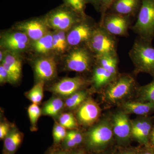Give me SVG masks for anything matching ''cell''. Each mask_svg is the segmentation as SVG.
Wrapping results in <instances>:
<instances>
[{"label": "cell", "instance_id": "6da1fadb", "mask_svg": "<svg viewBox=\"0 0 154 154\" xmlns=\"http://www.w3.org/2000/svg\"><path fill=\"white\" fill-rule=\"evenodd\" d=\"M129 54L136 72L146 73L154 77V47L151 42L141 38L136 40Z\"/></svg>", "mask_w": 154, "mask_h": 154}, {"label": "cell", "instance_id": "7a4b0ae2", "mask_svg": "<svg viewBox=\"0 0 154 154\" xmlns=\"http://www.w3.org/2000/svg\"><path fill=\"white\" fill-rule=\"evenodd\" d=\"M133 29L140 38L151 42L154 36V0H142Z\"/></svg>", "mask_w": 154, "mask_h": 154}, {"label": "cell", "instance_id": "3957f363", "mask_svg": "<svg viewBox=\"0 0 154 154\" xmlns=\"http://www.w3.org/2000/svg\"><path fill=\"white\" fill-rule=\"evenodd\" d=\"M135 85L134 79L128 75L116 77L105 89V100L110 104H116L125 98L132 92Z\"/></svg>", "mask_w": 154, "mask_h": 154}, {"label": "cell", "instance_id": "277c9868", "mask_svg": "<svg viewBox=\"0 0 154 154\" xmlns=\"http://www.w3.org/2000/svg\"><path fill=\"white\" fill-rule=\"evenodd\" d=\"M78 14L66 5L50 12L46 16L45 22L47 26L53 29L65 31L80 22Z\"/></svg>", "mask_w": 154, "mask_h": 154}, {"label": "cell", "instance_id": "5b68a950", "mask_svg": "<svg viewBox=\"0 0 154 154\" xmlns=\"http://www.w3.org/2000/svg\"><path fill=\"white\" fill-rule=\"evenodd\" d=\"M107 120L101 122L86 134L85 143L88 149L99 151L105 148L113 138V126Z\"/></svg>", "mask_w": 154, "mask_h": 154}, {"label": "cell", "instance_id": "8992f818", "mask_svg": "<svg viewBox=\"0 0 154 154\" xmlns=\"http://www.w3.org/2000/svg\"><path fill=\"white\" fill-rule=\"evenodd\" d=\"M113 36L103 27L95 28L87 44L96 55L116 54V42Z\"/></svg>", "mask_w": 154, "mask_h": 154}, {"label": "cell", "instance_id": "52a82bcc", "mask_svg": "<svg viewBox=\"0 0 154 154\" xmlns=\"http://www.w3.org/2000/svg\"><path fill=\"white\" fill-rule=\"evenodd\" d=\"M92 63L90 53L84 48H78L71 51L66 61V67L72 71L82 72L90 69Z\"/></svg>", "mask_w": 154, "mask_h": 154}, {"label": "cell", "instance_id": "ba28073f", "mask_svg": "<svg viewBox=\"0 0 154 154\" xmlns=\"http://www.w3.org/2000/svg\"><path fill=\"white\" fill-rule=\"evenodd\" d=\"M113 130L118 142L125 143L131 136V121L124 111H119L113 116Z\"/></svg>", "mask_w": 154, "mask_h": 154}, {"label": "cell", "instance_id": "9c48e42d", "mask_svg": "<svg viewBox=\"0 0 154 154\" xmlns=\"http://www.w3.org/2000/svg\"><path fill=\"white\" fill-rule=\"evenodd\" d=\"M86 83V80L82 77L64 78L54 85L51 90L54 94L68 97L80 91Z\"/></svg>", "mask_w": 154, "mask_h": 154}, {"label": "cell", "instance_id": "30bf717a", "mask_svg": "<svg viewBox=\"0 0 154 154\" xmlns=\"http://www.w3.org/2000/svg\"><path fill=\"white\" fill-rule=\"evenodd\" d=\"M95 28L86 22H79L71 29L66 36L68 45L77 46L89 41Z\"/></svg>", "mask_w": 154, "mask_h": 154}, {"label": "cell", "instance_id": "8fae6325", "mask_svg": "<svg viewBox=\"0 0 154 154\" xmlns=\"http://www.w3.org/2000/svg\"><path fill=\"white\" fill-rule=\"evenodd\" d=\"M100 108L95 101L91 99L86 100L79 107L77 112L78 121L85 126L95 123L100 115Z\"/></svg>", "mask_w": 154, "mask_h": 154}, {"label": "cell", "instance_id": "7c38bea8", "mask_svg": "<svg viewBox=\"0 0 154 154\" xmlns=\"http://www.w3.org/2000/svg\"><path fill=\"white\" fill-rule=\"evenodd\" d=\"M131 136L143 144H149V137L152 128V119L144 117L131 121Z\"/></svg>", "mask_w": 154, "mask_h": 154}, {"label": "cell", "instance_id": "4fadbf2b", "mask_svg": "<svg viewBox=\"0 0 154 154\" xmlns=\"http://www.w3.org/2000/svg\"><path fill=\"white\" fill-rule=\"evenodd\" d=\"M45 23L39 19H33L18 24L17 28L35 42L48 33V26Z\"/></svg>", "mask_w": 154, "mask_h": 154}, {"label": "cell", "instance_id": "5bb4252c", "mask_svg": "<svg viewBox=\"0 0 154 154\" xmlns=\"http://www.w3.org/2000/svg\"><path fill=\"white\" fill-rule=\"evenodd\" d=\"M34 68L36 77L39 81H49L56 75V63L53 57L39 59L35 62Z\"/></svg>", "mask_w": 154, "mask_h": 154}, {"label": "cell", "instance_id": "9a60e30c", "mask_svg": "<svg viewBox=\"0 0 154 154\" xmlns=\"http://www.w3.org/2000/svg\"><path fill=\"white\" fill-rule=\"evenodd\" d=\"M128 27L127 19L116 14L109 15L105 18L103 28L112 35L123 36L127 32Z\"/></svg>", "mask_w": 154, "mask_h": 154}, {"label": "cell", "instance_id": "2e32d148", "mask_svg": "<svg viewBox=\"0 0 154 154\" xmlns=\"http://www.w3.org/2000/svg\"><path fill=\"white\" fill-rule=\"evenodd\" d=\"M3 44L6 48L12 51L26 49L29 43V38L23 32L9 33L3 37Z\"/></svg>", "mask_w": 154, "mask_h": 154}, {"label": "cell", "instance_id": "e0dca14e", "mask_svg": "<svg viewBox=\"0 0 154 154\" xmlns=\"http://www.w3.org/2000/svg\"><path fill=\"white\" fill-rule=\"evenodd\" d=\"M123 111L125 113L146 116L154 112V102L128 101L122 105Z\"/></svg>", "mask_w": 154, "mask_h": 154}, {"label": "cell", "instance_id": "ac0fdd59", "mask_svg": "<svg viewBox=\"0 0 154 154\" xmlns=\"http://www.w3.org/2000/svg\"><path fill=\"white\" fill-rule=\"evenodd\" d=\"M23 134L19 131L14 128L4 139L3 154H14L23 140Z\"/></svg>", "mask_w": 154, "mask_h": 154}, {"label": "cell", "instance_id": "d6986e66", "mask_svg": "<svg viewBox=\"0 0 154 154\" xmlns=\"http://www.w3.org/2000/svg\"><path fill=\"white\" fill-rule=\"evenodd\" d=\"M116 76L98 65L94 69L93 74V82L94 88L99 89L107 86Z\"/></svg>", "mask_w": 154, "mask_h": 154}, {"label": "cell", "instance_id": "ffe728a7", "mask_svg": "<svg viewBox=\"0 0 154 154\" xmlns=\"http://www.w3.org/2000/svg\"><path fill=\"white\" fill-rule=\"evenodd\" d=\"M139 0H115L113 3V10L118 15L132 14L137 8Z\"/></svg>", "mask_w": 154, "mask_h": 154}, {"label": "cell", "instance_id": "44dd1931", "mask_svg": "<svg viewBox=\"0 0 154 154\" xmlns=\"http://www.w3.org/2000/svg\"><path fill=\"white\" fill-rule=\"evenodd\" d=\"M96 58L98 65L116 76L118 61L116 54L96 55Z\"/></svg>", "mask_w": 154, "mask_h": 154}, {"label": "cell", "instance_id": "7402d4cb", "mask_svg": "<svg viewBox=\"0 0 154 154\" xmlns=\"http://www.w3.org/2000/svg\"><path fill=\"white\" fill-rule=\"evenodd\" d=\"M63 106L64 102L60 98H53L45 105L42 113L45 115L55 116L60 112Z\"/></svg>", "mask_w": 154, "mask_h": 154}, {"label": "cell", "instance_id": "603a6c76", "mask_svg": "<svg viewBox=\"0 0 154 154\" xmlns=\"http://www.w3.org/2000/svg\"><path fill=\"white\" fill-rule=\"evenodd\" d=\"M53 34L47 33L37 41L34 42L33 48L36 52L45 54L52 50Z\"/></svg>", "mask_w": 154, "mask_h": 154}, {"label": "cell", "instance_id": "cb8c5ba5", "mask_svg": "<svg viewBox=\"0 0 154 154\" xmlns=\"http://www.w3.org/2000/svg\"><path fill=\"white\" fill-rule=\"evenodd\" d=\"M87 94L84 91H79L68 96L65 103V106L70 109L79 107L87 99Z\"/></svg>", "mask_w": 154, "mask_h": 154}, {"label": "cell", "instance_id": "d4e9b609", "mask_svg": "<svg viewBox=\"0 0 154 154\" xmlns=\"http://www.w3.org/2000/svg\"><path fill=\"white\" fill-rule=\"evenodd\" d=\"M138 96L140 102H154V79L150 83L139 89Z\"/></svg>", "mask_w": 154, "mask_h": 154}, {"label": "cell", "instance_id": "484cf974", "mask_svg": "<svg viewBox=\"0 0 154 154\" xmlns=\"http://www.w3.org/2000/svg\"><path fill=\"white\" fill-rule=\"evenodd\" d=\"M44 86V82L39 81L28 93L27 96L33 103L38 104L41 102L43 98Z\"/></svg>", "mask_w": 154, "mask_h": 154}, {"label": "cell", "instance_id": "4316f807", "mask_svg": "<svg viewBox=\"0 0 154 154\" xmlns=\"http://www.w3.org/2000/svg\"><path fill=\"white\" fill-rule=\"evenodd\" d=\"M2 62L7 64L19 75L22 72V62L18 57L12 53H7L4 55Z\"/></svg>", "mask_w": 154, "mask_h": 154}, {"label": "cell", "instance_id": "83f0119b", "mask_svg": "<svg viewBox=\"0 0 154 154\" xmlns=\"http://www.w3.org/2000/svg\"><path fill=\"white\" fill-rule=\"evenodd\" d=\"M59 121L60 124L66 129H75L78 126L76 120L71 113H66L62 114Z\"/></svg>", "mask_w": 154, "mask_h": 154}, {"label": "cell", "instance_id": "f1b7e54d", "mask_svg": "<svg viewBox=\"0 0 154 154\" xmlns=\"http://www.w3.org/2000/svg\"><path fill=\"white\" fill-rule=\"evenodd\" d=\"M67 132L66 128L60 123H56L53 128V136L54 141L56 144L60 143L64 140Z\"/></svg>", "mask_w": 154, "mask_h": 154}, {"label": "cell", "instance_id": "f546056e", "mask_svg": "<svg viewBox=\"0 0 154 154\" xmlns=\"http://www.w3.org/2000/svg\"><path fill=\"white\" fill-rule=\"evenodd\" d=\"M28 113L30 123L33 127H35L41 114V110L38 104H31L28 107Z\"/></svg>", "mask_w": 154, "mask_h": 154}, {"label": "cell", "instance_id": "4dcf8cb0", "mask_svg": "<svg viewBox=\"0 0 154 154\" xmlns=\"http://www.w3.org/2000/svg\"><path fill=\"white\" fill-rule=\"evenodd\" d=\"M67 5L77 14L84 15L86 0H65Z\"/></svg>", "mask_w": 154, "mask_h": 154}, {"label": "cell", "instance_id": "1f68e13d", "mask_svg": "<svg viewBox=\"0 0 154 154\" xmlns=\"http://www.w3.org/2000/svg\"><path fill=\"white\" fill-rule=\"evenodd\" d=\"M66 137L69 138L73 140L77 144V145H79L83 141L82 135L81 134V133L75 131H69L67 133Z\"/></svg>", "mask_w": 154, "mask_h": 154}, {"label": "cell", "instance_id": "d6a6232c", "mask_svg": "<svg viewBox=\"0 0 154 154\" xmlns=\"http://www.w3.org/2000/svg\"><path fill=\"white\" fill-rule=\"evenodd\" d=\"M55 33L60 42L63 50L64 51L66 49L67 45H68L66 36L65 33V31H61V30H57V32H56Z\"/></svg>", "mask_w": 154, "mask_h": 154}, {"label": "cell", "instance_id": "836d02e7", "mask_svg": "<svg viewBox=\"0 0 154 154\" xmlns=\"http://www.w3.org/2000/svg\"><path fill=\"white\" fill-rule=\"evenodd\" d=\"M10 125L6 122H2L0 125V139H5L11 131Z\"/></svg>", "mask_w": 154, "mask_h": 154}, {"label": "cell", "instance_id": "e575fe53", "mask_svg": "<svg viewBox=\"0 0 154 154\" xmlns=\"http://www.w3.org/2000/svg\"><path fill=\"white\" fill-rule=\"evenodd\" d=\"M52 50H55L58 52H63V51L61 46L60 42L58 39L55 33L53 34V47Z\"/></svg>", "mask_w": 154, "mask_h": 154}, {"label": "cell", "instance_id": "d590c367", "mask_svg": "<svg viewBox=\"0 0 154 154\" xmlns=\"http://www.w3.org/2000/svg\"><path fill=\"white\" fill-rule=\"evenodd\" d=\"M7 82H9L8 75L2 65L1 64L0 66V82L1 84H3Z\"/></svg>", "mask_w": 154, "mask_h": 154}, {"label": "cell", "instance_id": "8d00e7d4", "mask_svg": "<svg viewBox=\"0 0 154 154\" xmlns=\"http://www.w3.org/2000/svg\"><path fill=\"white\" fill-rule=\"evenodd\" d=\"M115 1V0H99V2L105 8L109 7Z\"/></svg>", "mask_w": 154, "mask_h": 154}, {"label": "cell", "instance_id": "74e56055", "mask_svg": "<svg viewBox=\"0 0 154 154\" xmlns=\"http://www.w3.org/2000/svg\"><path fill=\"white\" fill-rule=\"evenodd\" d=\"M149 144L151 146V148L154 149V125L152 128L149 137Z\"/></svg>", "mask_w": 154, "mask_h": 154}, {"label": "cell", "instance_id": "f35d334b", "mask_svg": "<svg viewBox=\"0 0 154 154\" xmlns=\"http://www.w3.org/2000/svg\"><path fill=\"white\" fill-rule=\"evenodd\" d=\"M48 154H69L66 150L59 149H53Z\"/></svg>", "mask_w": 154, "mask_h": 154}, {"label": "cell", "instance_id": "ab89813d", "mask_svg": "<svg viewBox=\"0 0 154 154\" xmlns=\"http://www.w3.org/2000/svg\"><path fill=\"white\" fill-rule=\"evenodd\" d=\"M139 154H154V152L153 150V149H148L143 152H141Z\"/></svg>", "mask_w": 154, "mask_h": 154}, {"label": "cell", "instance_id": "60d3db41", "mask_svg": "<svg viewBox=\"0 0 154 154\" xmlns=\"http://www.w3.org/2000/svg\"><path fill=\"white\" fill-rule=\"evenodd\" d=\"M71 154H87L85 152L82 150H78L73 152Z\"/></svg>", "mask_w": 154, "mask_h": 154}, {"label": "cell", "instance_id": "b9f144b4", "mask_svg": "<svg viewBox=\"0 0 154 154\" xmlns=\"http://www.w3.org/2000/svg\"><path fill=\"white\" fill-rule=\"evenodd\" d=\"M121 154H135L134 152L131 151H128L124 152Z\"/></svg>", "mask_w": 154, "mask_h": 154}, {"label": "cell", "instance_id": "7bdbcfd3", "mask_svg": "<svg viewBox=\"0 0 154 154\" xmlns=\"http://www.w3.org/2000/svg\"><path fill=\"white\" fill-rule=\"evenodd\" d=\"M4 57V56L2 51H1V52H0V61H1V62L3 61Z\"/></svg>", "mask_w": 154, "mask_h": 154}, {"label": "cell", "instance_id": "ee69618b", "mask_svg": "<svg viewBox=\"0 0 154 154\" xmlns=\"http://www.w3.org/2000/svg\"><path fill=\"white\" fill-rule=\"evenodd\" d=\"M86 1H90V2H93L96 3L98 2H99V0H86Z\"/></svg>", "mask_w": 154, "mask_h": 154}]
</instances>
